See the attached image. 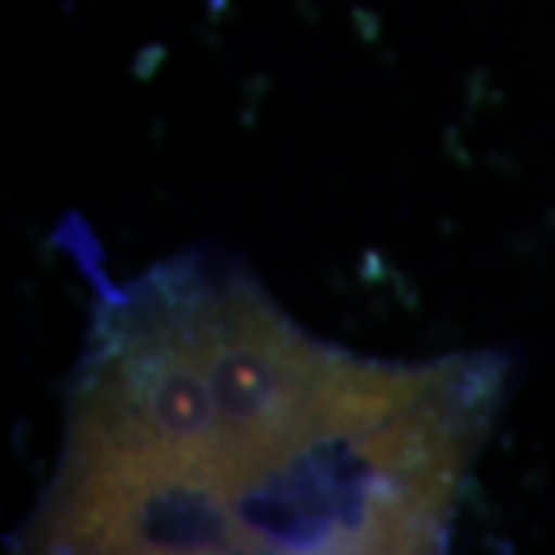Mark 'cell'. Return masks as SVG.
<instances>
[{
	"instance_id": "6da1fadb",
	"label": "cell",
	"mask_w": 555,
	"mask_h": 555,
	"mask_svg": "<svg viewBox=\"0 0 555 555\" xmlns=\"http://www.w3.org/2000/svg\"><path fill=\"white\" fill-rule=\"evenodd\" d=\"M506 379L500 352L358 358L179 254L100 302L20 550L433 553Z\"/></svg>"
}]
</instances>
